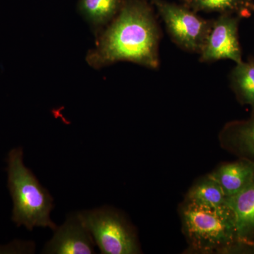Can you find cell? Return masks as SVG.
<instances>
[{"mask_svg": "<svg viewBox=\"0 0 254 254\" xmlns=\"http://www.w3.org/2000/svg\"><path fill=\"white\" fill-rule=\"evenodd\" d=\"M225 199L226 196L218 182L207 174L195 180L184 200L200 206L215 208L225 204Z\"/></svg>", "mask_w": 254, "mask_h": 254, "instance_id": "obj_12", "label": "cell"}, {"mask_svg": "<svg viewBox=\"0 0 254 254\" xmlns=\"http://www.w3.org/2000/svg\"><path fill=\"white\" fill-rule=\"evenodd\" d=\"M125 0H79L80 14L98 34L118 14Z\"/></svg>", "mask_w": 254, "mask_h": 254, "instance_id": "obj_11", "label": "cell"}, {"mask_svg": "<svg viewBox=\"0 0 254 254\" xmlns=\"http://www.w3.org/2000/svg\"><path fill=\"white\" fill-rule=\"evenodd\" d=\"M221 187L225 196L237 194L254 180V163L246 159L237 158L222 163L209 173Z\"/></svg>", "mask_w": 254, "mask_h": 254, "instance_id": "obj_9", "label": "cell"}, {"mask_svg": "<svg viewBox=\"0 0 254 254\" xmlns=\"http://www.w3.org/2000/svg\"><path fill=\"white\" fill-rule=\"evenodd\" d=\"M95 243L78 213L68 215L62 226L57 227L53 238L47 242L42 254H95Z\"/></svg>", "mask_w": 254, "mask_h": 254, "instance_id": "obj_7", "label": "cell"}, {"mask_svg": "<svg viewBox=\"0 0 254 254\" xmlns=\"http://www.w3.org/2000/svg\"><path fill=\"white\" fill-rule=\"evenodd\" d=\"M184 5L194 12H218L249 18L254 12L253 0H182Z\"/></svg>", "mask_w": 254, "mask_h": 254, "instance_id": "obj_13", "label": "cell"}, {"mask_svg": "<svg viewBox=\"0 0 254 254\" xmlns=\"http://www.w3.org/2000/svg\"><path fill=\"white\" fill-rule=\"evenodd\" d=\"M35 245L33 242H16L10 245L0 246V254L34 253Z\"/></svg>", "mask_w": 254, "mask_h": 254, "instance_id": "obj_15", "label": "cell"}, {"mask_svg": "<svg viewBox=\"0 0 254 254\" xmlns=\"http://www.w3.org/2000/svg\"><path fill=\"white\" fill-rule=\"evenodd\" d=\"M225 203L235 214L239 238L254 247V180L240 193L227 197Z\"/></svg>", "mask_w": 254, "mask_h": 254, "instance_id": "obj_10", "label": "cell"}, {"mask_svg": "<svg viewBox=\"0 0 254 254\" xmlns=\"http://www.w3.org/2000/svg\"><path fill=\"white\" fill-rule=\"evenodd\" d=\"M230 87L242 105L254 108V59L236 64L230 72Z\"/></svg>", "mask_w": 254, "mask_h": 254, "instance_id": "obj_14", "label": "cell"}, {"mask_svg": "<svg viewBox=\"0 0 254 254\" xmlns=\"http://www.w3.org/2000/svg\"><path fill=\"white\" fill-rule=\"evenodd\" d=\"M163 18L169 35L182 49L200 54L213 20L200 17L185 5L165 0H150Z\"/></svg>", "mask_w": 254, "mask_h": 254, "instance_id": "obj_5", "label": "cell"}, {"mask_svg": "<svg viewBox=\"0 0 254 254\" xmlns=\"http://www.w3.org/2000/svg\"><path fill=\"white\" fill-rule=\"evenodd\" d=\"M178 211L187 254H254V247L239 238L235 214L226 203L209 208L183 200Z\"/></svg>", "mask_w": 254, "mask_h": 254, "instance_id": "obj_2", "label": "cell"}, {"mask_svg": "<svg viewBox=\"0 0 254 254\" xmlns=\"http://www.w3.org/2000/svg\"><path fill=\"white\" fill-rule=\"evenodd\" d=\"M241 18L237 15L223 14L212 21L211 27L199 54L200 62L212 63L230 60L238 64L243 61L239 38Z\"/></svg>", "mask_w": 254, "mask_h": 254, "instance_id": "obj_6", "label": "cell"}, {"mask_svg": "<svg viewBox=\"0 0 254 254\" xmlns=\"http://www.w3.org/2000/svg\"><path fill=\"white\" fill-rule=\"evenodd\" d=\"M7 164L8 188L13 200L11 220L30 231L36 227H50L55 231L58 226L50 219L53 198L25 166L22 148L10 150Z\"/></svg>", "mask_w": 254, "mask_h": 254, "instance_id": "obj_3", "label": "cell"}, {"mask_svg": "<svg viewBox=\"0 0 254 254\" xmlns=\"http://www.w3.org/2000/svg\"><path fill=\"white\" fill-rule=\"evenodd\" d=\"M218 141L227 153L254 163V108L247 120L225 124L219 133Z\"/></svg>", "mask_w": 254, "mask_h": 254, "instance_id": "obj_8", "label": "cell"}, {"mask_svg": "<svg viewBox=\"0 0 254 254\" xmlns=\"http://www.w3.org/2000/svg\"><path fill=\"white\" fill-rule=\"evenodd\" d=\"M78 213L102 254L142 253L136 229L116 209L103 206Z\"/></svg>", "mask_w": 254, "mask_h": 254, "instance_id": "obj_4", "label": "cell"}, {"mask_svg": "<svg viewBox=\"0 0 254 254\" xmlns=\"http://www.w3.org/2000/svg\"><path fill=\"white\" fill-rule=\"evenodd\" d=\"M98 35L86 62L92 67L127 61L157 69L160 65V28L147 0H125L118 14Z\"/></svg>", "mask_w": 254, "mask_h": 254, "instance_id": "obj_1", "label": "cell"}]
</instances>
